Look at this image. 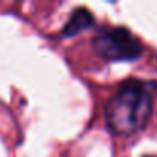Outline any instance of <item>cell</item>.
<instances>
[{
  "instance_id": "cell-3",
  "label": "cell",
  "mask_w": 157,
  "mask_h": 157,
  "mask_svg": "<svg viewBox=\"0 0 157 157\" xmlns=\"http://www.w3.org/2000/svg\"><path fill=\"white\" fill-rule=\"evenodd\" d=\"M93 14L88 10L83 8H78L72 13V16L69 17V20L66 22L65 28H63V36L66 37H72L78 33H82L83 29L90 28L93 23Z\"/></svg>"
},
{
  "instance_id": "cell-1",
  "label": "cell",
  "mask_w": 157,
  "mask_h": 157,
  "mask_svg": "<svg viewBox=\"0 0 157 157\" xmlns=\"http://www.w3.org/2000/svg\"><path fill=\"white\" fill-rule=\"evenodd\" d=\"M155 83L129 80L108 102L106 119L109 128L119 136L140 131L149 120L154 103Z\"/></svg>"
},
{
  "instance_id": "cell-2",
  "label": "cell",
  "mask_w": 157,
  "mask_h": 157,
  "mask_svg": "<svg viewBox=\"0 0 157 157\" xmlns=\"http://www.w3.org/2000/svg\"><path fill=\"white\" fill-rule=\"evenodd\" d=\"M93 46L100 57L111 62H129L142 54L140 42L120 26L100 28L93 39Z\"/></svg>"
}]
</instances>
